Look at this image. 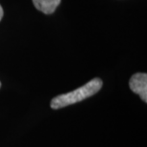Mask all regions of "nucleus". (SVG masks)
I'll list each match as a JSON object with an SVG mask.
<instances>
[{
    "mask_svg": "<svg viewBox=\"0 0 147 147\" xmlns=\"http://www.w3.org/2000/svg\"><path fill=\"white\" fill-rule=\"evenodd\" d=\"M102 84H103V82L100 78H95L91 81L87 82L86 84H84L83 86L76 89L75 91L63 94V95H59L54 98L51 101V107L53 109L57 110L59 109V108L69 106V105L84 100L87 98L96 95L101 89Z\"/></svg>",
    "mask_w": 147,
    "mask_h": 147,
    "instance_id": "nucleus-1",
    "label": "nucleus"
},
{
    "mask_svg": "<svg viewBox=\"0 0 147 147\" xmlns=\"http://www.w3.org/2000/svg\"><path fill=\"white\" fill-rule=\"evenodd\" d=\"M130 89L140 95L143 101L147 102V75L145 73H137L132 76L129 81Z\"/></svg>",
    "mask_w": 147,
    "mask_h": 147,
    "instance_id": "nucleus-2",
    "label": "nucleus"
},
{
    "mask_svg": "<svg viewBox=\"0 0 147 147\" xmlns=\"http://www.w3.org/2000/svg\"><path fill=\"white\" fill-rule=\"evenodd\" d=\"M61 0H33V3L38 11L45 14H51L57 10Z\"/></svg>",
    "mask_w": 147,
    "mask_h": 147,
    "instance_id": "nucleus-3",
    "label": "nucleus"
},
{
    "mask_svg": "<svg viewBox=\"0 0 147 147\" xmlns=\"http://www.w3.org/2000/svg\"><path fill=\"white\" fill-rule=\"evenodd\" d=\"M3 14H4V11H3V9L1 7V5H0V21H1V19L3 17Z\"/></svg>",
    "mask_w": 147,
    "mask_h": 147,
    "instance_id": "nucleus-4",
    "label": "nucleus"
},
{
    "mask_svg": "<svg viewBox=\"0 0 147 147\" xmlns=\"http://www.w3.org/2000/svg\"><path fill=\"white\" fill-rule=\"evenodd\" d=\"M0 88H1V82H0Z\"/></svg>",
    "mask_w": 147,
    "mask_h": 147,
    "instance_id": "nucleus-5",
    "label": "nucleus"
}]
</instances>
